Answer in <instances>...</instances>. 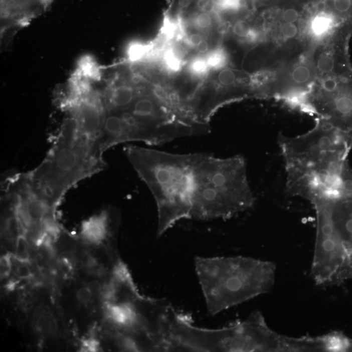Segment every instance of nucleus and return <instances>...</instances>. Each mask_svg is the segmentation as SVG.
Here are the masks:
<instances>
[{
	"mask_svg": "<svg viewBox=\"0 0 352 352\" xmlns=\"http://www.w3.org/2000/svg\"><path fill=\"white\" fill-rule=\"evenodd\" d=\"M279 144L287 192L311 204L339 194L352 173L347 160L352 142L324 121L303 135H280Z\"/></svg>",
	"mask_w": 352,
	"mask_h": 352,
	"instance_id": "obj_1",
	"label": "nucleus"
},
{
	"mask_svg": "<svg viewBox=\"0 0 352 352\" xmlns=\"http://www.w3.org/2000/svg\"><path fill=\"white\" fill-rule=\"evenodd\" d=\"M124 152L155 200L158 237L182 219H191L195 169L201 153L174 154L127 145Z\"/></svg>",
	"mask_w": 352,
	"mask_h": 352,
	"instance_id": "obj_2",
	"label": "nucleus"
},
{
	"mask_svg": "<svg viewBox=\"0 0 352 352\" xmlns=\"http://www.w3.org/2000/svg\"><path fill=\"white\" fill-rule=\"evenodd\" d=\"M103 156L96 143L67 116L45 159L28 177L39 195L56 210L69 189L106 168Z\"/></svg>",
	"mask_w": 352,
	"mask_h": 352,
	"instance_id": "obj_3",
	"label": "nucleus"
},
{
	"mask_svg": "<svg viewBox=\"0 0 352 352\" xmlns=\"http://www.w3.org/2000/svg\"><path fill=\"white\" fill-rule=\"evenodd\" d=\"M195 266L212 316L270 292L275 283L276 266L269 261L241 256H197Z\"/></svg>",
	"mask_w": 352,
	"mask_h": 352,
	"instance_id": "obj_4",
	"label": "nucleus"
},
{
	"mask_svg": "<svg viewBox=\"0 0 352 352\" xmlns=\"http://www.w3.org/2000/svg\"><path fill=\"white\" fill-rule=\"evenodd\" d=\"M254 202L242 156L223 158L201 153L195 169L191 219H229Z\"/></svg>",
	"mask_w": 352,
	"mask_h": 352,
	"instance_id": "obj_5",
	"label": "nucleus"
},
{
	"mask_svg": "<svg viewBox=\"0 0 352 352\" xmlns=\"http://www.w3.org/2000/svg\"><path fill=\"white\" fill-rule=\"evenodd\" d=\"M208 341L212 351L301 352L303 347L301 337L277 333L258 311L245 320L211 329Z\"/></svg>",
	"mask_w": 352,
	"mask_h": 352,
	"instance_id": "obj_6",
	"label": "nucleus"
},
{
	"mask_svg": "<svg viewBox=\"0 0 352 352\" xmlns=\"http://www.w3.org/2000/svg\"><path fill=\"white\" fill-rule=\"evenodd\" d=\"M316 239L344 262L352 280V183L337 197L313 204Z\"/></svg>",
	"mask_w": 352,
	"mask_h": 352,
	"instance_id": "obj_7",
	"label": "nucleus"
},
{
	"mask_svg": "<svg viewBox=\"0 0 352 352\" xmlns=\"http://www.w3.org/2000/svg\"><path fill=\"white\" fill-rule=\"evenodd\" d=\"M54 0H0L1 44L10 45L15 35L47 12Z\"/></svg>",
	"mask_w": 352,
	"mask_h": 352,
	"instance_id": "obj_8",
	"label": "nucleus"
},
{
	"mask_svg": "<svg viewBox=\"0 0 352 352\" xmlns=\"http://www.w3.org/2000/svg\"><path fill=\"white\" fill-rule=\"evenodd\" d=\"M104 106L107 112L127 110L140 95L133 86L127 83L107 82L101 88Z\"/></svg>",
	"mask_w": 352,
	"mask_h": 352,
	"instance_id": "obj_9",
	"label": "nucleus"
},
{
	"mask_svg": "<svg viewBox=\"0 0 352 352\" xmlns=\"http://www.w3.org/2000/svg\"><path fill=\"white\" fill-rule=\"evenodd\" d=\"M110 228L109 213L104 210L83 222L80 235L87 242L98 245L107 239L111 234Z\"/></svg>",
	"mask_w": 352,
	"mask_h": 352,
	"instance_id": "obj_10",
	"label": "nucleus"
},
{
	"mask_svg": "<svg viewBox=\"0 0 352 352\" xmlns=\"http://www.w3.org/2000/svg\"><path fill=\"white\" fill-rule=\"evenodd\" d=\"M29 241L24 235L18 237L15 243V258L19 262L29 260Z\"/></svg>",
	"mask_w": 352,
	"mask_h": 352,
	"instance_id": "obj_11",
	"label": "nucleus"
},
{
	"mask_svg": "<svg viewBox=\"0 0 352 352\" xmlns=\"http://www.w3.org/2000/svg\"><path fill=\"white\" fill-rule=\"evenodd\" d=\"M193 25L201 30H207L212 27L214 22V15L208 12H199L194 10L193 19Z\"/></svg>",
	"mask_w": 352,
	"mask_h": 352,
	"instance_id": "obj_12",
	"label": "nucleus"
},
{
	"mask_svg": "<svg viewBox=\"0 0 352 352\" xmlns=\"http://www.w3.org/2000/svg\"><path fill=\"white\" fill-rule=\"evenodd\" d=\"M210 69H218L225 65L226 57L223 51L220 49L215 50L208 54L206 58Z\"/></svg>",
	"mask_w": 352,
	"mask_h": 352,
	"instance_id": "obj_13",
	"label": "nucleus"
},
{
	"mask_svg": "<svg viewBox=\"0 0 352 352\" xmlns=\"http://www.w3.org/2000/svg\"><path fill=\"white\" fill-rule=\"evenodd\" d=\"M291 76H292V80L295 83L305 84L311 77V72L308 67L304 66V65H300L293 69Z\"/></svg>",
	"mask_w": 352,
	"mask_h": 352,
	"instance_id": "obj_14",
	"label": "nucleus"
},
{
	"mask_svg": "<svg viewBox=\"0 0 352 352\" xmlns=\"http://www.w3.org/2000/svg\"><path fill=\"white\" fill-rule=\"evenodd\" d=\"M165 64L171 71H178L181 69L182 59L175 50H169L164 56Z\"/></svg>",
	"mask_w": 352,
	"mask_h": 352,
	"instance_id": "obj_15",
	"label": "nucleus"
},
{
	"mask_svg": "<svg viewBox=\"0 0 352 352\" xmlns=\"http://www.w3.org/2000/svg\"><path fill=\"white\" fill-rule=\"evenodd\" d=\"M191 73L197 76H201L207 73L210 67L206 58H197L193 60L189 65Z\"/></svg>",
	"mask_w": 352,
	"mask_h": 352,
	"instance_id": "obj_16",
	"label": "nucleus"
},
{
	"mask_svg": "<svg viewBox=\"0 0 352 352\" xmlns=\"http://www.w3.org/2000/svg\"><path fill=\"white\" fill-rule=\"evenodd\" d=\"M317 67L321 73L327 74L331 73L335 68V60L329 55L321 56L317 63Z\"/></svg>",
	"mask_w": 352,
	"mask_h": 352,
	"instance_id": "obj_17",
	"label": "nucleus"
},
{
	"mask_svg": "<svg viewBox=\"0 0 352 352\" xmlns=\"http://www.w3.org/2000/svg\"><path fill=\"white\" fill-rule=\"evenodd\" d=\"M219 83L223 86H232L236 80V75L234 72L230 69H223L219 73Z\"/></svg>",
	"mask_w": 352,
	"mask_h": 352,
	"instance_id": "obj_18",
	"label": "nucleus"
},
{
	"mask_svg": "<svg viewBox=\"0 0 352 352\" xmlns=\"http://www.w3.org/2000/svg\"><path fill=\"white\" fill-rule=\"evenodd\" d=\"M233 32L236 36L241 38H246L250 34L251 28L249 24L245 21H239L235 24L233 28Z\"/></svg>",
	"mask_w": 352,
	"mask_h": 352,
	"instance_id": "obj_19",
	"label": "nucleus"
},
{
	"mask_svg": "<svg viewBox=\"0 0 352 352\" xmlns=\"http://www.w3.org/2000/svg\"><path fill=\"white\" fill-rule=\"evenodd\" d=\"M333 8L339 13H347L351 10L352 0H333Z\"/></svg>",
	"mask_w": 352,
	"mask_h": 352,
	"instance_id": "obj_20",
	"label": "nucleus"
},
{
	"mask_svg": "<svg viewBox=\"0 0 352 352\" xmlns=\"http://www.w3.org/2000/svg\"><path fill=\"white\" fill-rule=\"evenodd\" d=\"M282 36L286 39L294 38L298 34V28L293 23H286L281 28Z\"/></svg>",
	"mask_w": 352,
	"mask_h": 352,
	"instance_id": "obj_21",
	"label": "nucleus"
},
{
	"mask_svg": "<svg viewBox=\"0 0 352 352\" xmlns=\"http://www.w3.org/2000/svg\"><path fill=\"white\" fill-rule=\"evenodd\" d=\"M21 264L17 267L16 275L17 277L22 279H29L33 275L32 271L29 266L26 264V262H21Z\"/></svg>",
	"mask_w": 352,
	"mask_h": 352,
	"instance_id": "obj_22",
	"label": "nucleus"
},
{
	"mask_svg": "<svg viewBox=\"0 0 352 352\" xmlns=\"http://www.w3.org/2000/svg\"><path fill=\"white\" fill-rule=\"evenodd\" d=\"M0 264H1V267H0L1 277L4 279L10 275L11 271H12V262H11L10 256L9 255L2 256Z\"/></svg>",
	"mask_w": 352,
	"mask_h": 352,
	"instance_id": "obj_23",
	"label": "nucleus"
},
{
	"mask_svg": "<svg viewBox=\"0 0 352 352\" xmlns=\"http://www.w3.org/2000/svg\"><path fill=\"white\" fill-rule=\"evenodd\" d=\"M340 82L334 78H328L322 83L323 93H332L337 90Z\"/></svg>",
	"mask_w": 352,
	"mask_h": 352,
	"instance_id": "obj_24",
	"label": "nucleus"
},
{
	"mask_svg": "<svg viewBox=\"0 0 352 352\" xmlns=\"http://www.w3.org/2000/svg\"><path fill=\"white\" fill-rule=\"evenodd\" d=\"M299 14L293 9H288L282 15V18L286 23H294L298 19Z\"/></svg>",
	"mask_w": 352,
	"mask_h": 352,
	"instance_id": "obj_25",
	"label": "nucleus"
},
{
	"mask_svg": "<svg viewBox=\"0 0 352 352\" xmlns=\"http://www.w3.org/2000/svg\"><path fill=\"white\" fill-rule=\"evenodd\" d=\"M92 294L88 288H84L80 289L77 292V298L78 301L82 303H87L90 301Z\"/></svg>",
	"mask_w": 352,
	"mask_h": 352,
	"instance_id": "obj_26",
	"label": "nucleus"
},
{
	"mask_svg": "<svg viewBox=\"0 0 352 352\" xmlns=\"http://www.w3.org/2000/svg\"><path fill=\"white\" fill-rule=\"evenodd\" d=\"M99 349V344L96 340L88 339L84 341L82 344V351H96Z\"/></svg>",
	"mask_w": 352,
	"mask_h": 352,
	"instance_id": "obj_27",
	"label": "nucleus"
},
{
	"mask_svg": "<svg viewBox=\"0 0 352 352\" xmlns=\"http://www.w3.org/2000/svg\"><path fill=\"white\" fill-rule=\"evenodd\" d=\"M102 288L103 287L97 280H92V281L89 282L88 286H87V288L90 290L92 295H97L98 293H101Z\"/></svg>",
	"mask_w": 352,
	"mask_h": 352,
	"instance_id": "obj_28",
	"label": "nucleus"
},
{
	"mask_svg": "<svg viewBox=\"0 0 352 352\" xmlns=\"http://www.w3.org/2000/svg\"><path fill=\"white\" fill-rule=\"evenodd\" d=\"M204 39L200 34H193L189 38V43L192 47L197 48Z\"/></svg>",
	"mask_w": 352,
	"mask_h": 352,
	"instance_id": "obj_29",
	"label": "nucleus"
},
{
	"mask_svg": "<svg viewBox=\"0 0 352 352\" xmlns=\"http://www.w3.org/2000/svg\"><path fill=\"white\" fill-rule=\"evenodd\" d=\"M317 24L318 25L315 26V30L319 32L324 31L328 26L327 21H326L325 20H323V21L319 20V21H317Z\"/></svg>",
	"mask_w": 352,
	"mask_h": 352,
	"instance_id": "obj_30",
	"label": "nucleus"
},
{
	"mask_svg": "<svg viewBox=\"0 0 352 352\" xmlns=\"http://www.w3.org/2000/svg\"><path fill=\"white\" fill-rule=\"evenodd\" d=\"M197 49H198V51L201 52V53L206 54L207 53L209 50H210V47H209V44L207 41L203 40L202 41L201 44L198 46Z\"/></svg>",
	"mask_w": 352,
	"mask_h": 352,
	"instance_id": "obj_31",
	"label": "nucleus"
},
{
	"mask_svg": "<svg viewBox=\"0 0 352 352\" xmlns=\"http://www.w3.org/2000/svg\"><path fill=\"white\" fill-rule=\"evenodd\" d=\"M351 351H352V342H351Z\"/></svg>",
	"mask_w": 352,
	"mask_h": 352,
	"instance_id": "obj_32",
	"label": "nucleus"
}]
</instances>
